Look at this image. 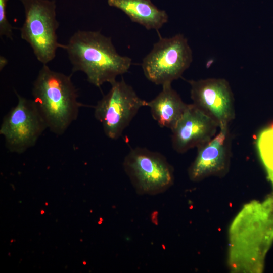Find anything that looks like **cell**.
<instances>
[{
    "label": "cell",
    "instance_id": "cell-1",
    "mask_svg": "<svg viewBox=\"0 0 273 273\" xmlns=\"http://www.w3.org/2000/svg\"><path fill=\"white\" fill-rule=\"evenodd\" d=\"M229 264L235 272H261L273 242V196L243 207L229 230Z\"/></svg>",
    "mask_w": 273,
    "mask_h": 273
},
{
    "label": "cell",
    "instance_id": "cell-2",
    "mask_svg": "<svg viewBox=\"0 0 273 273\" xmlns=\"http://www.w3.org/2000/svg\"><path fill=\"white\" fill-rule=\"evenodd\" d=\"M72 65V71H81L87 80L98 87L111 84L128 72L132 59L118 54L110 37L100 31L78 30L63 44Z\"/></svg>",
    "mask_w": 273,
    "mask_h": 273
},
{
    "label": "cell",
    "instance_id": "cell-3",
    "mask_svg": "<svg viewBox=\"0 0 273 273\" xmlns=\"http://www.w3.org/2000/svg\"><path fill=\"white\" fill-rule=\"evenodd\" d=\"M33 100L48 129L61 135L78 118L79 109L87 106L79 102L71 78L43 65L33 84Z\"/></svg>",
    "mask_w": 273,
    "mask_h": 273
},
{
    "label": "cell",
    "instance_id": "cell-4",
    "mask_svg": "<svg viewBox=\"0 0 273 273\" xmlns=\"http://www.w3.org/2000/svg\"><path fill=\"white\" fill-rule=\"evenodd\" d=\"M25 20L20 28L21 37L29 44L36 59L47 65L56 56L59 43L56 31V5L53 0H21Z\"/></svg>",
    "mask_w": 273,
    "mask_h": 273
},
{
    "label": "cell",
    "instance_id": "cell-5",
    "mask_svg": "<svg viewBox=\"0 0 273 273\" xmlns=\"http://www.w3.org/2000/svg\"><path fill=\"white\" fill-rule=\"evenodd\" d=\"M193 61L192 50L181 34L160 37L143 59L142 67L148 80L162 86L180 78Z\"/></svg>",
    "mask_w": 273,
    "mask_h": 273
},
{
    "label": "cell",
    "instance_id": "cell-6",
    "mask_svg": "<svg viewBox=\"0 0 273 273\" xmlns=\"http://www.w3.org/2000/svg\"><path fill=\"white\" fill-rule=\"evenodd\" d=\"M124 170L136 192L154 195L173 184V169L161 153L145 148L131 149L124 159Z\"/></svg>",
    "mask_w": 273,
    "mask_h": 273
},
{
    "label": "cell",
    "instance_id": "cell-7",
    "mask_svg": "<svg viewBox=\"0 0 273 273\" xmlns=\"http://www.w3.org/2000/svg\"><path fill=\"white\" fill-rule=\"evenodd\" d=\"M111 85L107 94L94 107V116L102 124L106 136L116 140L139 110L147 106V102L141 99L123 78Z\"/></svg>",
    "mask_w": 273,
    "mask_h": 273
},
{
    "label": "cell",
    "instance_id": "cell-8",
    "mask_svg": "<svg viewBox=\"0 0 273 273\" xmlns=\"http://www.w3.org/2000/svg\"><path fill=\"white\" fill-rule=\"evenodd\" d=\"M17 104L3 118L0 134L11 153L22 154L34 146L47 124L34 101L16 90Z\"/></svg>",
    "mask_w": 273,
    "mask_h": 273
},
{
    "label": "cell",
    "instance_id": "cell-9",
    "mask_svg": "<svg viewBox=\"0 0 273 273\" xmlns=\"http://www.w3.org/2000/svg\"><path fill=\"white\" fill-rule=\"evenodd\" d=\"M193 104L218 124L229 126L235 117L234 98L229 83L223 78L188 81Z\"/></svg>",
    "mask_w": 273,
    "mask_h": 273
},
{
    "label": "cell",
    "instance_id": "cell-10",
    "mask_svg": "<svg viewBox=\"0 0 273 273\" xmlns=\"http://www.w3.org/2000/svg\"><path fill=\"white\" fill-rule=\"evenodd\" d=\"M197 154L188 170L189 178L200 181L210 176H223L229 168L231 137L229 126L219 128L210 141L197 147Z\"/></svg>",
    "mask_w": 273,
    "mask_h": 273
},
{
    "label": "cell",
    "instance_id": "cell-11",
    "mask_svg": "<svg viewBox=\"0 0 273 273\" xmlns=\"http://www.w3.org/2000/svg\"><path fill=\"white\" fill-rule=\"evenodd\" d=\"M218 129V124L212 118L193 104H188L171 130L172 147L177 153H184L210 141Z\"/></svg>",
    "mask_w": 273,
    "mask_h": 273
},
{
    "label": "cell",
    "instance_id": "cell-12",
    "mask_svg": "<svg viewBox=\"0 0 273 273\" xmlns=\"http://www.w3.org/2000/svg\"><path fill=\"white\" fill-rule=\"evenodd\" d=\"M162 90L153 99L147 102L153 119L161 127H174L188 104L184 103L171 83L163 85Z\"/></svg>",
    "mask_w": 273,
    "mask_h": 273
},
{
    "label": "cell",
    "instance_id": "cell-13",
    "mask_svg": "<svg viewBox=\"0 0 273 273\" xmlns=\"http://www.w3.org/2000/svg\"><path fill=\"white\" fill-rule=\"evenodd\" d=\"M107 3L147 30H158L168 20L166 11L158 8L151 0H107Z\"/></svg>",
    "mask_w": 273,
    "mask_h": 273
},
{
    "label": "cell",
    "instance_id": "cell-14",
    "mask_svg": "<svg viewBox=\"0 0 273 273\" xmlns=\"http://www.w3.org/2000/svg\"><path fill=\"white\" fill-rule=\"evenodd\" d=\"M256 146L267 178L273 186V123L259 132Z\"/></svg>",
    "mask_w": 273,
    "mask_h": 273
},
{
    "label": "cell",
    "instance_id": "cell-15",
    "mask_svg": "<svg viewBox=\"0 0 273 273\" xmlns=\"http://www.w3.org/2000/svg\"><path fill=\"white\" fill-rule=\"evenodd\" d=\"M9 0H0V36L13 39V27L7 16V6Z\"/></svg>",
    "mask_w": 273,
    "mask_h": 273
},
{
    "label": "cell",
    "instance_id": "cell-16",
    "mask_svg": "<svg viewBox=\"0 0 273 273\" xmlns=\"http://www.w3.org/2000/svg\"><path fill=\"white\" fill-rule=\"evenodd\" d=\"M7 60L3 56L0 57V70H2L7 65Z\"/></svg>",
    "mask_w": 273,
    "mask_h": 273
},
{
    "label": "cell",
    "instance_id": "cell-17",
    "mask_svg": "<svg viewBox=\"0 0 273 273\" xmlns=\"http://www.w3.org/2000/svg\"><path fill=\"white\" fill-rule=\"evenodd\" d=\"M44 213L43 211H42L41 214H42V213Z\"/></svg>",
    "mask_w": 273,
    "mask_h": 273
}]
</instances>
